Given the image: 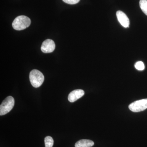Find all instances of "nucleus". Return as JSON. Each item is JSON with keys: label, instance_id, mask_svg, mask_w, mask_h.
Wrapping results in <instances>:
<instances>
[{"label": "nucleus", "instance_id": "f257e3e1", "mask_svg": "<svg viewBox=\"0 0 147 147\" xmlns=\"http://www.w3.org/2000/svg\"><path fill=\"white\" fill-rule=\"evenodd\" d=\"M31 24L30 18L26 16H19L15 18L12 23L13 28L16 30H21L27 28Z\"/></svg>", "mask_w": 147, "mask_h": 147}, {"label": "nucleus", "instance_id": "f03ea898", "mask_svg": "<svg viewBox=\"0 0 147 147\" xmlns=\"http://www.w3.org/2000/svg\"><path fill=\"white\" fill-rule=\"evenodd\" d=\"M29 77L31 84L35 88L40 87L44 81V75L37 69H33L31 71Z\"/></svg>", "mask_w": 147, "mask_h": 147}, {"label": "nucleus", "instance_id": "7ed1b4c3", "mask_svg": "<svg viewBox=\"0 0 147 147\" xmlns=\"http://www.w3.org/2000/svg\"><path fill=\"white\" fill-rule=\"evenodd\" d=\"M14 103L15 101L12 96L6 98L0 105V115H4L9 113L13 108Z\"/></svg>", "mask_w": 147, "mask_h": 147}, {"label": "nucleus", "instance_id": "20e7f679", "mask_svg": "<svg viewBox=\"0 0 147 147\" xmlns=\"http://www.w3.org/2000/svg\"><path fill=\"white\" fill-rule=\"evenodd\" d=\"M129 108L134 113L144 111L147 108V98L137 100L129 105Z\"/></svg>", "mask_w": 147, "mask_h": 147}, {"label": "nucleus", "instance_id": "39448f33", "mask_svg": "<svg viewBox=\"0 0 147 147\" xmlns=\"http://www.w3.org/2000/svg\"><path fill=\"white\" fill-rule=\"evenodd\" d=\"M55 44L53 40L47 39L43 41L41 47V51L43 53H49L55 50Z\"/></svg>", "mask_w": 147, "mask_h": 147}, {"label": "nucleus", "instance_id": "423d86ee", "mask_svg": "<svg viewBox=\"0 0 147 147\" xmlns=\"http://www.w3.org/2000/svg\"><path fill=\"white\" fill-rule=\"evenodd\" d=\"M117 18L121 25L124 28L129 27V19L126 14L121 11H118L116 13Z\"/></svg>", "mask_w": 147, "mask_h": 147}, {"label": "nucleus", "instance_id": "0eeeda50", "mask_svg": "<svg viewBox=\"0 0 147 147\" xmlns=\"http://www.w3.org/2000/svg\"><path fill=\"white\" fill-rule=\"evenodd\" d=\"M85 94V92L83 90L77 89L71 92L69 94L68 100L70 102H74L76 100L81 98Z\"/></svg>", "mask_w": 147, "mask_h": 147}, {"label": "nucleus", "instance_id": "6e6552de", "mask_svg": "<svg viewBox=\"0 0 147 147\" xmlns=\"http://www.w3.org/2000/svg\"><path fill=\"white\" fill-rule=\"evenodd\" d=\"M94 145V142L88 139H82L78 141L75 144V147H91Z\"/></svg>", "mask_w": 147, "mask_h": 147}, {"label": "nucleus", "instance_id": "1a4fd4ad", "mask_svg": "<svg viewBox=\"0 0 147 147\" xmlns=\"http://www.w3.org/2000/svg\"><path fill=\"white\" fill-rule=\"evenodd\" d=\"M139 5L143 12L147 16V0H140Z\"/></svg>", "mask_w": 147, "mask_h": 147}, {"label": "nucleus", "instance_id": "9d476101", "mask_svg": "<svg viewBox=\"0 0 147 147\" xmlns=\"http://www.w3.org/2000/svg\"><path fill=\"white\" fill-rule=\"evenodd\" d=\"M45 147H53L54 140L52 137L47 136L45 138Z\"/></svg>", "mask_w": 147, "mask_h": 147}, {"label": "nucleus", "instance_id": "9b49d317", "mask_svg": "<svg viewBox=\"0 0 147 147\" xmlns=\"http://www.w3.org/2000/svg\"><path fill=\"white\" fill-rule=\"evenodd\" d=\"M134 66L137 70H140V71H142L145 69L144 64V63L142 61L137 62L135 64Z\"/></svg>", "mask_w": 147, "mask_h": 147}, {"label": "nucleus", "instance_id": "f8f14e48", "mask_svg": "<svg viewBox=\"0 0 147 147\" xmlns=\"http://www.w3.org/2000/svg\"><path fill=\"white\" fill-rule=\"evenodd\" d=\"M63 2L69 4H76L79 2L80 0H63Z\"/></svg>", "mask_w": 147, "mask_h": 147}]
</instances>
